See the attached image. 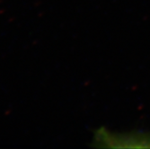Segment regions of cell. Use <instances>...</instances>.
Masks as SVG:
<instances>
[{"label":"cell","instance_id":"cell-1","mask_svg":"<svg viewBox=\"0 0 150 149\" xmlns=\"http://www.w3.org/2000/svg\"><path fill=\"white\" fill-rule=\"evenodd\" d=\"M93 144L107 148H150V132L112 133L101 128L94 133Z\"/></svg>","mask_w":150,"mask_h":149}]
</instances>
